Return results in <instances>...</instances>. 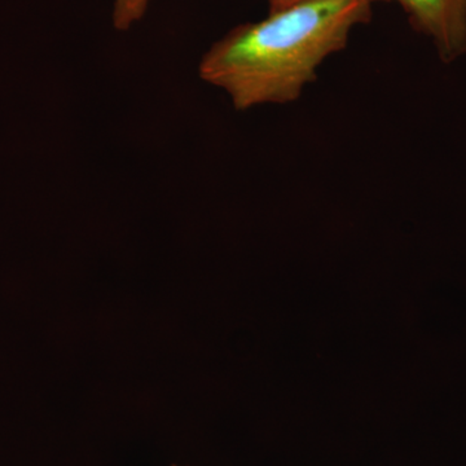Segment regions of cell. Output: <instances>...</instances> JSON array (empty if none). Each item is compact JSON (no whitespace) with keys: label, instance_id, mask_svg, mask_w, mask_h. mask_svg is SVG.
Here are the masks:
<instances>
[{"label":"cell","instance_id":"cell-3","mask_svg":"<svg viewBox=\"0 0 466 466\" xmlns=\"http://www.w3.org/2000/svg\"><path fill=\"white\" fill-rule=\"evenodd\" d=\"M150 0H115L113 26L118 32H127L131 26L146 16Z\"/></svg>","mask_w":466,"mask_h":466},{"label":"cell","instance_id":"cell-1","mask_svg":"<svg viewBox=\"0 0 466 466\" xmlns=\"http://www.w3.org/2000/svg\"><path fill=\"white\" fill-rule=\"evenodd\" d=\"M376 0H308L242 24L200 61L202 81L228 95L238 112L291 104L318 79L319 67L348 47L350 34L370 24Z\"/></svg>","mask_w":466,"mask_h":466},{"label":"cell","instance_id":"cell-2","mask_svg":"<svg viewBox=\"0 0 466 466\" xmlns=\"http://www.w3.org/2000/svg\"><path fill=\"white\" fill-rule=\"evenodd\" d=\"M403 9L415 32L433 43L441 63L466 55V0H376Z\"/></svg>","mask_w":466,"mask_h":466},{"label":"cell","instance_id":"cell-4","mask_svg":"<svg viewBox=\"0 0 466 466\" xmlns=\"http://www.w3.org/2000/svg\"><path fill=\"white\" fill-rule=\"evenodd\" d=\"M308 2V0H268L269 12L281 11V9L291 7L299 3Z\"/></svg>","mask_w":466,"mask_h":466},{"label":"cell","instance_id":"cell-5","mask_svg":"<svg viewBox=\"0 0 466 466\" xmlns=\"http://www.w3.org/2000/svg\"><path fill=\"white\" fill-rule=\"evenodd\" d=\"M173 466H179V465H173Z\"/></svg>","mask_w":466,"mask_h":466}]
</instances>
